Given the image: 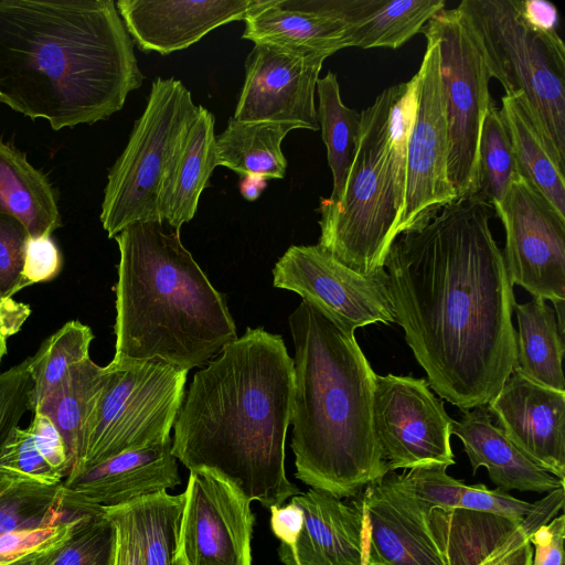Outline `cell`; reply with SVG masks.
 <instances>
[{"label":"cell","instance_id":"9a60e30c","mask_svg":"<svg viewBox=\"0 0 565 565\" xmlns=\"http://www.w3.org/2000/svg\"><path fill=\"white\" fill-rule=\"evenodd\" d=\"M183 493L174 564L252 565V501L207 470H191Z\"/></svg>","mask_w":565,"mask_h":565},{"label":"cell","instance_id":"d590c367","mask_svg":"<svg viewBox=\"0 0 565 565\" xmlns=\"http://www.w3.org/2000/svg\"><path fill=\"white\" fill-rule=\"evenodd\" d=\"M64 479L41 456L29 427H14L0 446V498L21 489L58 486Z\"/></svg>","mask_w":565,"mask_h":565},{"label":"cell","instance_id":"5bb4252c","mask_svg":"<svg viewBox=\"0 0 565 565\" xmlns=\"http://www.w3.org/2000/svg\"><path fill=\"white\" fill-rule=\"evenodd\" d=\"M273 285L294 291L343 328L394 322L387 274L363 275L317 245H292L273 268Z\"/></svg>","mask_w":565,"mask_h":565},{"label":"cell","instance_id":"c3c4849f","mask_svg":"<svg viewBox=\"0 0 565 565\" xmlns=\"http://www.w3.org/2000/svg\"><path fill=\"white\" fill-rule=\"evenodd\" d=\"M270 510V529L281 542L280 545L294 548L303 525L302 509L290 501L285 507L273 505Z\"/></svg>","mask_w":565,"mask_h":565},{"label":"cell","instance_id":"5b68a950","mask_svg":"<svg viewBox=\"0 0 565 565\" xmlns=\"http://www.w3.org/2000/svg\"><path fill=\"white\" fill-rule=\"evenodd\" d=\"M180 231L134 223L114 238L115 354L107 367L160 359L191 370L237 338L226 299L183 246Z\"/></svg>","mask_w":565,"mask_h":565},{"label":"cell","instance_id":"9c48e42d","mask_svg":"<svg viewBox=\"0 0 565 565\" xmlns=\"http://www.w3.org/2000/svg\"><path fill=\"white\" fill-rule=\"evenodd\" d=\"M110 371L82 455L65 479L124 451L171 439L189 370L152 359Z\"/></svg>","mask_w":565,"mask_h":565},{"label":"cell","instance_id":"60d3db41","mask_svg":"<svg viewBox=\"0 0 565 565\" xmlns=\"http://www.w3.org/2000/svg\"><path fill=\"white\" fill-rule=\"evenodd\" d=\"M62 266L63 257L52 235L28 236L15 294L34 284L53 280L60 275Z\"/></svg>","mask_w":565,"mask_h":565},{"label":"cell","instance_id":"7a4b0ae2","mask_svg":"<svg viewBox=\"0 0 565 565\" xmlns=\"http://www.w3.org/2000/svg\"><path fill=\"white\" fill-rule=\"evenodd\" d=\"M294 359L280 334L247 328L198 371L173 425L172 452L267 509L301 493L288 480L285 446Z\"/></svg>","mask_w":565,"mask_h":565},{"label":"cell","instance_id":"e575fe53","mask_svg":"<svg viewBox=\"0 0 565 565\" xmlns=\"http://www.w3.org/2000/svg\"><path fill=\"white\" fill-rule=\"evenodd\" d=\"M479 193L492 205L500 203L520 173L512 141L500 109L491 100L479 137Z\"/></svg>","mask_w":565,"mask_h":565},{"label":"cell","instance_id":"f6af8a7d","mask_svg":"<svg viewBox=\"0 0 565 565\" xmlns=\"http://www.w3.org/2000/svg\"><path fill=\"white\" fill-rule=\"evenodd\" d=\"M28 427L39 452L47 465L66 478L70 472L67 450L63 437L53 422L43 413L35 411Z\"/></svg>","mask_w":565,"mask_h":565},{"label":"cell","instance_id":"d6986e66","mask_svg":"<svg viewBox=\"0 0 565 565\" xmlns=\"http://www.w3.org/2000/svg\"><path fill=\"white\" fill-rule=\"evenodd\" d=\"M486 406L526 457L565 480V392L539 384L516 367Z\"/></svg>","mask_w":565,"mask_h":565},{"label":"cell","instance_id":"2e32d148","mask_svg":"<svg viewBox=\"0 0 565 565\" xmlns=\"http://www.w3.org/2000/svg\"><path fill=\"white\" fill-rule=\"evenodd\" d=\"M327 57L281 45L255 44L245 61V81L233 118L318 130L315 93Z\"/></svg>","mask_w":565,"mask_h":565},{"label":"cell","instance_id":"52a82bcc","mask_svg":"<svg viewBox=\"0 0 565 565\" xmlns=\"http://www.w3.org/2000/svg\"><path fill=\"white\" fill-rule=\"evenodd\" d=\"M505 94H522L565 161V46L557 31L531 24L520 0H463L458 7Z\"/></svg>","mask_w":565,"mask_h":565},{"label":"cell","instance_id":"7bdbcfd3","mask_svg":"<svg viewBox=\"0 0 565 565\" xmlns=\"http://www.w3.org/2000/svg\"><path fill=\"white\" fill-rule=\"evenodd\" d=\"M459 508L486 512L509 519L514 522L523 521L535 508L530 503L516 499L499 489L490 490L484 484H466L460 499Z\"/></svg>","mask_w":565,"mask_h":565},{"label":"cell","instance_id":"db71d44e","mask_svg":"<svg viewBox=\"0 0 565 565\" xmlns=\"http://www.w3.org/2000/svg\"><path fill=\"white\" fill-rule=\"evenodd\" d=\"M533 557V547L530 542L523 544L515 552L510 554L499 565H531Z\"/></svg>","mask_w":565,"mask_h":565},{"label":"cell","instance_id":"11a10c76","mask_svg":"<svg viewBox=\"0 0 565 565\" xmlns=\"http://www.w3.org/2000/svg\"><path fill=\"white\" fill-rule=\"evenodd\" d=\"M362 533H363V543H364V554H363L362 565H369V529H367V522H366L364 512H363Z\"/></svg>","mask_w":565,"mask_h":565},{"label":"cell","instance_id":"7dc6e473","mask_svg":"<svg viewBox=\"0 0 565 565\" xmlns=\"http://www.w3.org/2000/svg\"><path fill=\"white\" fill-rule=\"evenodd\" d=\"M565 515L562 513L541 525L530 537L533 547L531 565H565Z\"/></svg>","mask_w":565,"mask_h":565},{"label":"cell","instance_id":"8992f818","mask_svg":"<svg viewBox=\"0 0 565 565\" xmlns=\"http://www.w3.org/2000/svg\"><path fill=\"white\" fill-rule=\"evenodd\" d=\"M415 108L414 76L382 90L360 114L358 147L341 196L320 202L318 245L363 275L384 269L397 238Z\"/></svg>","mask_w":565,"mask_h":565},{"label":"cell","instance_id":"ee69618b","mask_svg":"<svg viewBox=\"0 0 565 565\" xmlns=\"http://www.w3.org/2000/svg\"><path fill=\"white\" fill-rule=\"evenodd\" d=\"M115 529L111 565H143L132 515L127 504L102 509Z\"/></svg>","mask_w":565,"mask_h":565},{"label":"cell","instance_id":"603a6c76","mask_svg":"<svg viewBox=\"0 0 565 565\" xmlns=\"http://www.w3.org/2000/svg\"><path fill=\"white\" fill-rule=\"evenodd\" d=\"M450 431L462 441L472 472L484 467L490 480L503 492L548 493L564 488V481L526 457L492 423L486 405L463 412L459 420H452Z\"/></svg>","mask_w":565,"mask_h":565},{"label":"cell","instance_id":"4fadbf2b","mask_svg":"<svg viewBox=\"0 0 565 565\" xmlns=\"http://www.w3.org/2000/svg\"><path fill=\"white\" fill-rule=\"evenodd\" d=\"M505 231L503 258L512 285L532 297L565 301V216L520 173L493 206Z\"/></svg>","mask_w":565,"mask_h":565},{"label":"cell","instance_id":"277c9868","mask_svg":"<svg viewBox=\"0 0 565 565\" xmlns=\"http://www.w3.org/2000/svg\"><path fill=\"white\" fill-rule=\"evenodd\" d=\"M288 324L295 477L340 499L356 497L390 472L373 424L376 373L354 331L312 303L302 300Z\"/></svg>","mask_w":565,"mask_h":565},{"label":"cell","instance_id":"3957f363","mask_svg":"<svg viewBox=\"0 0 565 565\" xmlns=\"http://www.w3.org/2000/svg\"><path fill=\"white\" fill-rule=\"evenodd\" d=\"M111 0H0V102L54 130L95 124L141 86Z\"/></svg>","mask_w":565,"mask_h":565},{"label":"cell","instance_id":"6da1fadb","mask_svg":"<svg viewBox=\"0 0 565 565\" xmlns=\"http://www.w3.org/2000/svg\"><path fill=\"white\" fill-rule=\"evenodd\" d=\"M493 206L478 192L399 235L384 268L399 324L429 387L462 412L487 405L518 367L516 303Z\"/></svg>","mask_w":565,"mask_h":565},{"label":"cell","instance_id":"d4e9b609","mask_svg":"<svg viewBox=\"0 0 565 565\" xmlns=\"http://www.w3.org/2000/svg\"><path fill=\"white\" fill-rule=\"evenodd\" d=\"M214 116L199 105L184 128L164 173L158 198L161 223L180 231L198 209L202 191L217 167Z\"/></svg>","mask_w":565,"mask_h":565},{"label":"cell","instance_id":"cb8c5ba5","mask_svg":"<svg viewBox=\"0 0 565 565\" xmlns=\"http://www.w3.org/2000/svg\"><path fill=\"white\" fill-rule=\"evenodd\" d=\"M312 11L341 20L349 46L397 49L423 32L445 9V0H296Z\"/></svg>","mask_w":565,"mask_h":565},{"label":"cell","instance_id":"1f68e13d","mask_svg":"<svg viewBox=\"0 0 565 565\" xmlns=\"http://www.w3.org/2000/svg\"><path fill=\"white\" fill-rule=\"evenodd\" d=\"M317 93V118L333 178L332 192L327 199L335 201L342 194L356 151L361 115L342 102L337 74L333 72L318 79Z\"/></svg>","mask_w":565,"mask_h":565},{"label":"cell","instance_id":"ffe728a7","mask_svg":"<svg viewBox=\"0 0 565 565\" xmlns=\"http://www.w3.org/2000/svg\"><path fill=\"white\" fill-rule=\"evenodd\" d=\"M369 529V565H446L414 495L394 471L359 500Z\"/></svg>","mask_w":565,"mask_h":565},{"label":"cell","instance_id":"ab89813d","mask_svg":"<svg viewBox=\"0 0 565 565\" xmlns=\"http://www.w3.org/2000/svg\"><path fill=\"white\" fill-rule=\"evenodd\" d=\"M31 390L29 359L0 374V446L30 411Z\"/></svg>","mask_w":565,"mask_h":565},{"label":"cell","instance_id":"4dcf8cb0","mask_svg":"<svg viewBox=\"0 0 565 565\" xmlns=\"http://www.w3.org/2000/svg\"><path fill=\"white\" fill-rule=\"evenodd\" d=\"M290 125L270 121H241L231 118L226 128L215 137L217 166L245 175L282 179L287 160L281 141Z\"/></svg>","mask_w":565,"mask_h":565},{"label":"cell","instance_id":"d6a6232c","mask_svg":"<svg viewBox=\"0 0 565 565\" xmlns=\"http://www.w3.org/2000/svg\"><path fill=\"white\" fill-rule=\"evenodd\" d=\"M143 565H175L184 493L160 491L127 503Z\"/></svg>","mask_w":565,"mask_h":565},{"label":"cell","instance_id":"b9f144b4","mask_svg":"<svg viewBox=\"0 0 565 565\" xmlns=\"http://www.w3.org/2000/svg\"><path fill=\"white\" fill-rule=\"evenodd\" d=\"M29 234L15 217L0 213V296L15 295L23 264L24 244Z\"/></svg>","mask_w":565,"mask_h":565},{"label":"cell","instance_id":"8d00e7d4","mask_svg":"<svg viewBox=\"0 0 565 565\" xmlns=\"http://www.w3.org/2000/svg\"><path fill=\"white\" fill-rule=\"evenodd\" d=\"M60 486L26 488L0 498V536L58 524L72 514L60 501Z\"/></svg>","mask_w":565,"mask_h":565},{"label":"cell","instance_id":"484cf974","mask_svg":"<svg viewBox=\"0 0 565 565\" xmlns=\"http://www.w3.org/2000/svg\"><path fill=\"white\" fill-rule=\"evenodd\" d=\"M242 38L330 56L349 47L339 19L300 7L296 0H262L244 19Z\"/></svg>","mask_w":565,"mask_h":565},{"label":"cell","instance_id":"74e56055","mask_svg":"<svg viewBox=\"0 0 565 565\" xmlns=\"http://www.w3.org/2000/svg\"><path fill=\"white\" fill-rule=\"evenodd\" d=\"M115 529L103 511L83 514L51 565H111Z\"/></svg>","mask_w":565,"mask_h":565},{"label":"cell","instance_id":"8fae6325","mask_svg":"<svg viewBox=\"0 0 565 565\" xmlns=\"http://www.w3.org/2000/svg\"><path fill=\"white\" fill-rule=\"evenodd\" d=\"M426 36V51L415 78L416 108L406 149L404 204L397 237L426 224L456 200L448 178L449 134L437 41Z\"/></svg>","mask_w":565,"mask_h":565},{"label":"cell","instance_id":"f1b7e54d","mask_svg":"<svg viewBox=\"0 0 565 565\" xmlns=\"http://www.w3.org/2000/svg\"><path fill=\"white\" fill-rule=\"evenodd\" d=\"M0 213L19 220L29 236L61 226L55 194L47 179L25 157L0 141Z\"/></svg>","mask_w":565,"mask_h":565},{"label":"cell","instance_id":"bcb514c9","mask_svg":"<svg viewBox=\"0 0 565 565\" xmlns=\"http://www.w3.org/2000/svg\"><path fill=\"white\" fill-rule=\"evenodd\" d=\"M71 519L46 527L18 531L1 535L0 565H9L22 556L39 550L58 535L66 527Z\"/></svg>","mask_w":565,"mask_h":565},{"label":"cell","instance_id":"f546056e","mask_svg":"<svg viewBox=\"0 0 565 565\" xmlns=\"http://www.w3.org/2000/svg\"><path fill=\"white\" fill-rule=\"evenodd\" d=\"M514 313L518 369L539 384L565 392L564 333L558 328L555 310L546 305V300L532 297L525 303H515Z\"/></svg>","mask_w":565,"mask_h":565},{"label":"cell","instance_id":"836d02e7","mask_svg":"<svg viewBox=\"0 0 565 565\" xmlns=\"http://www.w3.org/2000/svg\"><path fill=\"white\" fill-rule=\"evenodd\" d=\"M94 339L92 329L78 320H71L50 335L38 352L29 358L32 377L30 411L33 412L76 364L89 359Z\"/></svg>","mask_w":565,"mask_h":565},{"label":"cell","instance_id":"44dd1931","mask_svg":"<svg viewBox=\"0 0 565 565\" xmlns=\"http://www.w3.org/2000/svg\"><path fill=\"white\" fill-rule=\"evenodd\" d=\"M262 0H119L117 10L138 47L162 55L184 50L212 30L244 20Z\"/></svg>","mask_w":565,"mask_h":565},{"label":"cell","instance_id":"816d5d0a","mask_svg":"<svg viewBox=\"0 0 565 565\" xmlns=\"http://www.w3.org/2000/svg\"><path fill=\"white\" fill-rule=\"evenodd\" d=\"M520 8L527 21L542 30L557 31L558 11L544 0H520Z\"/></svg>","mask_w":565,"mask_h":565},{"label":"cell","instance_id":"ba28073f","mask_svg":"<svg viewBox=\"0 0 565 565\" xmlns=\"http://www.w3.org/2000/svg\"><path fill=\"white\" fill-rule=\"evenodd\" d=\"M198 110L175 78H156L127 146L108 173L100 221L109 238L137 222H159L158 198L179 139Z\"/></svg>","mask_w":565,"mask_h":565},{"label":"cell","instance_id":"681fc988","mask_svg":"<svg viewBox=\"0 0 565 565\" xmlns=\"http://www.w3.org/2000/svg\"><path fill=\"white\" fill-rule=\"evenodd\" d=\"M30 313L28 305L0 296V363L7 353L8 339L20 330Z\"/></svg>","mask_w":565,"mask_h":565},{"label":"cell","instance_id":"7402d4cb","mask_svg":"<svg viewBox=\"0 0 565 565\" xmlns=\"http://www.w3.org/2000/svg\"><path fill=\"white\" fill-rule=\"evenodd\" d=\"M291 501L302 509L303 525L294 548L279 547L285 565H362L360 501L347 504L340 498L311 488Z\"/></svg>","mask_w":565,"mask_h":565},{"label":"cell","instance_id":"f5cc1de1","mask_svg":"<svg viewBox=\"0 0 565 565\" xmlns=\"http://www.w3.org/2000/svg\"><path fill=\"white\" fill-rule=\"evenodd\" d=\"M266 186V179L257 175H245L239 181V191L248 200H256Z\"/></svg>","mask_w":565,"mask_h":565},{"label":"cell","instance_id":"4316f807","mask_svg":"<svg viewBox=\"0 0 565 565\" xmlns=\"http://www.w3.org/2000/svg\"><path fill=\"white\" fill-rule=\"evenodd\" d=\"M520 174L565 216V161L546 139L522 94L501 99Z\"/></svg>","mask_w":565,"mask_h":565},{"label":"cell","instance_id":"f907efd6","mask_svg":"<svg viewBox=\"0 0 565 565\" xmlns=\"http://www.w3.org/2000/svg\"><path fill=\"white\" fill-rule=\"evenodd\" d=\"M82 515H74L66 527L49 543L9 565H51L57 552L71 536Z\"/></svg>","mask_w":565,"mask_h":565},{"label":"cell","instance_id":"7c38bea8","mask_svg":"<svg viewBox=\"0 0 565 565\" xmlns=\"http://www.w3.org/2000/svg\"><path fill=\"white\" fill-rule=\"evenodd\" d=\"M452 418L425 379L376 374L373 424L388 471L455 463Z\"/></svg>","mask_w":565,"mask_h":565},{"label":"cell","instance_id":"e0dca14e","mask_svg":"<svg viewBox=\"0 0 565 565\" xmlns=\"http://www.w3.org/2000/svg\"><path fill=\"white\" fill-rule=\"evenodd\" d=\"M559 488L535 502L521 522L463 509L433 510L428 524L446 565H499L564 508Z\"/></svg>","mask_w":565,"mask_h":565},{"label":"cell","instance_id":"83f0119b","mask_svg":"<svg viewBox=\"0 0 565 565\" xmlns=\"http://www.w3.org/2000/svg\"><path fill=\"white\" fill-rule=\"evenodd\" d=\"M110 376L107 366H100L89 358L74 365L33 411L46 415L61 433L70 470L82 455L88 427Z\"/></svg>","mask_w":565,"mask_h":565},{"label":"cell","instance_id":"f35d334b","mask_svg":"<svg viewBox=\"0 0 565 565\" xmlns=\"http://www.w3.org/2000/svg\"><path fill=\"white\" fill-rule=\"evenodd\" d=\"M447 468L444 463H428L406 469L399 475L427 518L436 509L459 508L466 483L450 477Z\"/></svg>","mask_w":565,"mask_h":565},{"label":"cell","instance_id":"30bf717a","mask_svg":"<svg viewBox=\"0 0 565 565\" xmlns=\"http://www.w3.org/2000/svg\"><path fill=\"white\" fill-rule=\"evenodd\" d=\"M423 32L439 47L449 134L448 178L456 199L472 195L479 191L478 147L492 100L491 75L480 43L458 8L439 11Z\"/></svg>","mask_w":565,"mask_h":565},{"label":"cell","instance_id":"ac0fdd59","mask_svg":"<svg viewBox=\"0 0 565 565\" xmlns=\"http://www.w3.org/2000/svg\"><path fill=\"white\" fill-rule=\"evenodd\" d=\"M181 483L172 438L166 443L124 451L60 486V501L72 515L99 513L103 508L173 489Z\"/></svg>","mask_w":565,"mask_h":565}]
</instances>
